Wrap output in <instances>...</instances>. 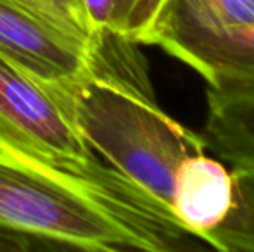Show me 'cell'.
<instances>
[{
	"label": "cell",
	"mask_w": 254,
	"mask_h": 252,
	"mask_svg": "<svg viewBox=\"0 0 254 252\" xmlns=\"http://www.w3.org/2000/svg\"><path fill=\"white\" fill-rule=\"evenodd\" d=\"M0 232L38 251L202 247L170 212L101 157L52 162L0 145Z\"/></svg>",
	"instance_id": "cell-1"
},
{
	"label": "cell",
	"mask_w": 254,
	"mask_h": 252,
	"mask_svg": "<svg viewBox=\"0 0 254 252\" xmlns=\"http://www.w3.org/2000/svg\"><path fill=\"white\" fill-rule=\"evenodd\" d=\"M137 45L106 37L95 71L51 87L88 147L171 216L178 168L207 145L156 102Z\"/></svg>",
	"instance_id": "cell-2"
},
{
	"label": "cell",
	"mask_w": 254,
	"mask_h": 252,
	"mask_svg": "<svg viewBox=\"0 0 254 252\" xmlns=\"http://www.w3.org/2000/svg\"><path fill=\"white\" fill-rule=\"evenodd\" d=\"M171 216L202 246L254 252V169L232 164L209 147L178 168Z\"/></svg>",
	"instance_id": "cell-3"
},
{
	"label": "cell",
	"mask_w": 254,
	"mask_h": 252,
	"mask_svg": "<svg viewBox=\"0 0 254 252\" xmlns=\"http://www.w3.org/2000/svg\"><path fill=\"white\" fill-rule=\"evenodd\" d=\"M0 145L52 162L97 157L51 83L0 55Z\"/></svg>",
	"instance_id": "cell-4"
},
{
	"label": "cell",
	"mask_w": 254,
	"mask_h": 252,
	"mask_svg": "<svg viewBox=\"0 0 254 252\" xmlns=\"http://www.w3.org/2000/svg\"><path fill=\"white\" fill-rule=\"evenodd\" d=\"M102 38L88 44L16 0H0V55L44 83H73L95 71Z\"/></svg>",
	"instance_id": "cell-5"
},
{
	"label": "cell",
	"mask_w": 254,
	"mask_h": 252,
	"mask_svg": "<svg viewBox=\"0 0 254 252\" xmlns=\"http://www.w3.org/2000/svg\"><path fill=\"white\" fill-rule=\"evenodd\" d=\"M254 23V0H164L138 44L185 62L197 50Z\"/></svg>",
	"instance_id": "cell-6"
},
{
	"label": "cell",
	"mask_w": 254,
	"mask_h": 252,
	"mask_svg": "<svg viewBox=\"0 0 254 252\" xmlns=\"http://www.w3.org/2000/svg\"><path fill=\"white\" fill-rule=\"evenodd\" d=\"M206 145L232 164L254 169V90L207 88Z\"/></svg>",
	"instance_id": "cell-7"
},
{
	"label": "cell",
	"mask_w": 254,
	"mask_h": 252,
	"mask_svg": "<svg viewBox=\"0 0 254 252\" xmlns=\"http://www.w3.org/2000/svg\"><path fill=\"white\" fill-rule=\"evenodd\" d=\"M220 92L254 90V23L197 50L185 61Z\"/></svg>",
	"instance_id": "cell-8"
},
{
	"label": "cell",
	"mask_w": 254,
	"mask_h": 252,
	"mask_svg": "<svg viewBox=\"0 0 254 252\" xmlns=\"http://www.w3.org/2000/svg\"><path fill=\"white\" fill-rule=\"evenodd\" d=\"M16 2L83 42L97 44L102 38H99L92 30L81 0H16Z\"/></svg>",
	"instance_id": "cell-9"
},
{
	"label": "cell",
	"mask_w": 254,
	"mask_h": 252,
	"mask_svg": "<svg viewBox=\"0 0 254 252\" xmlns=\"http://www.w3.org/2000/svg\"><path fill=\"white\" fill-rule=\"evenodd\" d=\"M94 33L101 37L116 35L127 38L133 0H81Z\"/></svg>",
	"instance_id": "cell-10"
},
{
	"label": "cell",
	"mask_w": 254,
	"mask_h": 252,
	"mask_svg": "<svg viewBox=\"0 0 254 252\" xmlns=\"http://www.w3.org/2000/svg\"><path fill=\"white\" fill-rule=\"evenodd\" d=\"M163 2L164 0H133V9H131L127 26L128 40L138 44V38L144 35V31L152 23V19L156 17Z\"/></svg>",
	"instance_id": "cell-11"
}]
</instances>
